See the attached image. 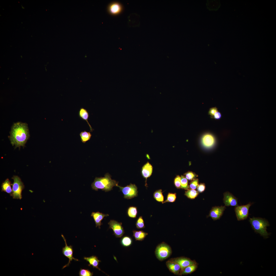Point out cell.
Wrapping results in <instances>:
<instances>
[{
  "label": "cell",
  "instance_id": "cell-1",
  "mask_svg": "<svg viewBox=\"0 0 276 276\" xmlns=\"http://www.w3.org/2000/svg\"><path fill=\"white\" fill-rule=\"evenodd\" d=\"M29 137L28 130L26 123L17 122L12 126L10 137L11 143L15 147L24 146Z\"/></svg>",
  "mask_w": 276,
  "mask_h": 276
},
{
  "label": "cell",
  "instance_id": "cell-2",
  "mask_svg": "<svg viewBox=\"0 0 276 276\" xmlns=\"http://www.w3.org/2000/svg\"><path fill=\"white\" fill-rule=\"evenodd\" d=\"M118 183L116 181L111 179L109 174L107 173L104 177L95 178L91 187L95 191H97L99 189L107 192L112 190L114 186L118 185Z\"/></svg>",
  "mask_w": 276,
  "mask_h": 276
},
{
  "label": "cell",
  "instance_id": "cell-3",
  "mask_svg": "<svg viewBox=\"0 0 276 276\" xmlns=\"http://www.w3.org/2000/svg\"><path fill=\"white\" fill-rule=\"evenodd\" d=\"M249 222L253 229L264 238L268 237L269 234L267 231V227L269 226L268 222L265 218L253 217L249 218Z\"/></svg>",
  "mask_w": 276,
  "mask_h": 276
},
{
  "label": "cell",
  "instance_id": "cell-4",
  "mask_svg": "<svg viewBox=\"0 0 276 276\" xmlns=\"http://www.w3.org/2000/svg\"><path fill=\"white\" fill-rule=\"evenodd\" d=\"M172 253V251L171 247L164 242L158 245L155 251L157 258L160 261H163L168 258Z\"/></svg>",
  "mask_w": 276,
  "mask_h": 276
},
{
  "label": "cell",
  "instance_id": "cell-5",
  "mask_svg": "<svg viewBox=\"0 0 276 276\" xmlns=\"http://www.w3.org/2000/svg\"><path fill=\"white\" fill-rule=\"evenodd\" d=\"M14 180L12 186V192L11 195L13 198L21 199L22 198L21 193L24 186L20 178L17 176H14L12 178Z\"/></svg>",
  "mask_w": 276,
  "mask_h": 276
},
{
  "label": "cell",
  "instance_id": "cell-6",
  "mask_svg": "<svg viewBox=\"0 0 276 276\" xmlns=\"http://www.w3.org/2000/svg\"><path fill=\"white\" fill-rule=\"evenodd\" d=\"M116 186L120 188L124 195V198L127 199L132 198L137 195V188L136 185L131 183L124 187L117 185Z\"/></svg>",
  "mask_w": 276,
  "mask_h": 276
},
{
  "label": "cell",
  "instance_id": "cell-7",
  "mask_svg": "<svg viewBox=\"0 0 276 276\" xmlns=\"http://www.w3.org/2000/svg\"><path fill=\"white\" fill-rule=\"evenodd\" d=\"M252 204L249 202L246 205H238L235 207V211L238 221L244 220L247 218L249 215V208Z\"/></svg>",
  "mask_w": 276,
  "mask_h": 276
},
{
  "label": "cell",
  "instance_id": "cell-8",
  "mask_svg": "<svg viewBox=\"0 0 276 276\" xmlns=\"http://www.w3.org/2000/svg\"><path fill=\"white\" fill-rule=\"evenodd\" d=\"M200 143L205 148H209L213 147L216 143V139L214 136L211 133L207 132L202 136Z\"/></svg>",
  "mask_w": 276,
  "mask_h": 276
},
{
  "label": "cell",
  "instance_id": "cell-9",
  "mask_svg": "<svg viewBox=\"0 0 276 276\" xmlns=\"http://www.w3.org/2000/svg\"><path fill=\"white\" fill-rule=\"evenodd\" d=\"M109 228L112 229L114 234L117 238L122 237L124 233L122 223L113 220H111L108 223Z\"/></svg>",
  "mask_w": 276,
  "mask_h": 276
},
{
  "label": "cell",
  "instance_id": "cell-10",
  "mask_svg": "<svg viewBox=\"0 0 276 276\" xmlns=\"http://www.w3.org/2000/svg\"><path fill=\"white\" fill-rule=\"evenodd\" d=\"M61 236L65 241V246L62 248V253L65 256L67 257L69 259L68 262L63 267L62 269H63L65 267L68 266L71 263V262L73 260L76 261H78V260L75 258L73 256V249L72 246L71 245L68 246L66 239L64 235L62 234Z\"/></svg>",
  "mask_w": 276,
  "mask_h": 276
},
{
  "label": "cell",
  "instance_id": "cell-11",
  "mask_svg": "<svg viewBox=\"0 0 276 276\" xmlns=\"http://www.w3.org/2000/svg\"><path fill=\"white\" fill-rule=\"evenodd\" d=\"M169 260L179 264L181 267V271L188 266L194 264H197L195 261L192 260L189 258L183 257L172 258L170 259Z\"/></svg>",
  "mask_w": 276,
  "mask_h": 276
},
{
  "label": "cell",
  "instance_id": "cell-12",
  "mask_svg": "<svg viewBox=\"0 0 276 276\" xmlns=\"http://www.w3.org/2000/svg\"><path fill=\"white\" fill-rule=\"evenodd\" d=\"M223 202L226 206H238L237 199L228 192L224 193Z\"/></svg>",
  "mask_w": 276,
  "mask_h": 276
},
{
  "label": "cell",
  "instance_id": "cell-13",
  "mask_svg": "<svg viewBox=\"0 0 276 276\" xmlns=\"http://www.w3.org/2000/svg\"><path fill=\"white\" fill-rule=\"evenodd\" d=\"M226 208L225 206L213 207L210 212L209 216L214 220L219 219L222 216Z\"/></svg>",
  "mask_w": 276,
  "mask_h": 276
},
{
  "label": "cell",
  "instance_id": "cell-14",
  "mask_svg": "<svg viewBox=\"0 0 276 276\" xmlns=\"http://www.w3.org/2000/svg\"><path fill=\"white\" fill-rule=\"evenodd\" d=\"M166 265L171 272L176 275H180L181 268L179 264L169 260L166 262Z\"/></svg>",
  "mask_w": 276,
  "mask_h": 276
},
{
  "label": "cell",
  "instance_id": "cell-15",
  "mask_svg": "<svg viewBox=\"0 0 276 276\" xmlns=\"http://www.w3.org/2000/svg\"><path fill=\"white\" fill-rule=\"evenodd\" d=\"M109 216L108 214H105L99 212H93L91 214V216L93 218L95 222L96 227H98L100 228V226L102 224L101 221L104 217Z\"/></svg>",
  "mask_w": 276,
  "mask_h": 276
},
{
  "label": "cell",
  "instance_id": "cell-16",
  "mask_svg": "<svg viewBox=\"0 0 276 276\" xmlns=\"http://www.w3.org/2000/svg\"><path fill=\"white\" fill-rule=\"evenodd\" d=\"M153 170V167L148 162H147L142 167L141 172L142 176L146 179L152 175Z\"/></svg>",
  "mask_w": 276,
  "mask_h": 276
},
{
  "label": "cell",
  "instance_id": "cell-17",
  "mask_svg": "<svg viewBox=\"0 0 276 276\" xmlns=\"http://www.w3.org/2000/svg\"><path fill=\"white\" fill-rule=\"evenodd\" d=\"M84 259L89 263V264H88L89 266H91L93 268H95L101 271L98 267L99 263L101 262V261L98 260L97 257L92 256L89 257H85Z\"/></svg>",
  "mask_w": 276,
  "mask_h": 276
},
{
  "label": "cell",
  "instance_id": "cell-18",
  "mask_svg": "<svg viewBox=\"0 0 276 276\" xmlns=\"http://www.w3.org/2000/svg\"><path fill=\"white\" fill-rule=\"evenodd\" d=\"M78 114L80 118L86 121L89 127L90 131L92 132L94 130L92 128L88 121L89 114L88 111L86 109L82 107L79 110Z\"/></svg>",
  "mask_w": 276,
  "mask_h": 276
},
{
  "label": "cell",
  "instance_id": "cell-19",
  "mask_svg": "<svg viewBox=\"0 0 276 276\" xmlns=\"http://www.w3.org/2000/svg\"><path fill=\"white\" fill-rule=\"evenodd\" d=\"M122 9L121 5L118 3L114 2L109 6L108 10L110 13L113 15H116L120 13Z\"/></svg>",
  "mask_w": 276,
  "mask_h": 276
},
{
  "label": "cell",
  "instance_id": "cell-20",
  "mask_svg": "<svg viewBox=\"0 0 276 276\" xmlns=\"http://www.w3.org/2000/svg\"><path fill=\"white\" fill-rule=\"evenodd\" d=\"M198 267L197 264L189 265L184 268L180 272V275L190 274L195 271Z\"/></svg>",
  "mask_w": 276,
  "mask_h": 276
},
{
  "label": "cell",
  "instance_id": "cell-21",
  "mask_svg": "<svg viewBox=\"0 0 276 276\" xmlns=\"http://www.w3.org/2000/svg\"><path fill=\"white\" fill-rule=\"evenodd\" d=\"M11 185V182L9 179H7L2 184V191L5 192L11 195L12 192Z\"/></svg>",
  "mask_w": 276,
  "mask_h": 276
},
{
  "label": "cell",
  "instance_id": "cell-22",
  "mask_svg": "<svg viewBox=\"0 0 276 276\" xmlns=\"http://www.w3.org/2000/svg\"><path fill=\"white\" fill-rule=\"evenodd\" d=\"M133 232V236L136 240L142 241L144 240L148 234V233L142 231L134 230Z\"/></svg>",
  "mask_w": 276,
  "mask_h": 276
},
{
  "label": "cell",
  "instance_id": "cell-23",
  "mask_svg": "<svg viewBox=\"0 0 276 276\" xmlns=\"http://www.w3.org/2000/svg\"><path fill=\"white\" fill-rule=\"evenodd\" d=\"M79 136L82 142L85 143L90 139L92 134L90 132H88L86 131H84L80 133Z\"/></svg>",
  "mask_w": 276,
  "mask_h": 276
},
{
  "label": "cell",
  "instance_id": "cell-24",
  "mask_svg": "<svg viewBox=\"0 0 276 276\" xmlns=\"http://www.w3.org/2000/svg\"><path fill=\"white\" fill-rule=\"evenodd\" d=\"M199 193L195 190L188 189L185 191V195L190 199H194L197 197Z\"/></svg>",
  "mask_w": 276,
  "mask_h": 276
},
{
  "label": "cell",
  "instance_id": "cell-25",
  "mask_svg": "<svg viewBox=\"0 0 276 276\" xmlns=\"http://www.w3.org/2000/svg\"><path fill=\"white\" fill-rule=\"evenodd\" d=\"M154 198L157 201L164 203V197L162 194V190L159 189L155 191L154 193Z\"/></svg>",
  "mask_w": 276,
  "mask_h": 276
},
{
  "label": "cell",
  "instance_id": "cell-26",
  "mask_svg": "<svg viewBox=\"0 0 276 276\" xmlns=\"http://www.w3.org/2000/svg\"><path fill=\"white\" fill-rule=\"evenodd\" d=\"M132 243V239L130 237L128 236L123 237L121 240V243L122 246L125 247L130 246Z\"/></svg>",
  "mask_w": 276,
  "mask_h": 276
},
{
  "label": "cell",
  "instance_id": "cell-27",
  "mask_svg": "<svg viewBox=\"0 0 276 276\" xmlns=\"http://www.w3.org/2000/svg\"><path fill=\"white\" fill-rule=\"evenodd\" d=\"M137 208L135 206H130L128 209L127 214L129 217L132 218H135L137 214Z\"/></svg>",
  "mask_w": 276,
  "mask_h": 276
},
{
  "label": "cell",
  "instance_id": "cell-28",
  "mask_svg": "<svg viewBox=\"0 0 276 276\" xmlns=\"http://www.w3.org/2000/svg\"><path fill=\"white\" fill-rule=\"evenodd\" d=\"M180 178L181 188L185 190H188L189 189V186L188 180L185 176L181 175Z\"/></svg>",
  "mask_w": 276,
  "mask_h": 276
},
{
  "label": "cell",
  "instance_id": "cell-29",
  "mask_svg": "<svg viewBox=\"0 0 276 276\" xmlns=\"http://www.w3.org/2000/svg\"><path fill=\"white\" fill-rule=\"evenodd\" d=\"M176 198V193H169L167 196V199L164 203L167 202H173L175 201Z\"/></svg>",
  "mask_w": 276,
  "mask_h": 276
},
{
  "label": "cell",
  "instance_id": "cell-30",
  "mask_svg": "<svg viewBox=\"0 0 276 276\" xmlns=\"http://www.w3.org/2000/svg\"><path fill=\"white\" fill-rule=\"evenodd\" d=\"M186 178L189 180H192L196 178L198 176L194 173L191 171L187 172L184 174Z\"/></svg>",
  "mask_w": 276,
  "mask_h": 276
},
{
  "label": "cell",
  "instance_id": "cell-31",
  "mask_svg": "<svg viewBox=\"0 0 276 276\" xmlns=\"http://www.w3.org/2000/svg\"><path fill=\"white\" fill-rule=\"evenodd\" d=\"M136 225L138 229H142L145 227L144 221L142 216H140L137 219L136 223Z\"/></svg>",
  "mask_w": 276,
  "mask_h": 276
},
{
  "label": "cell",
  "instance_id": "cell-32",
  "mask_svg": "<svg viewBox=\"0 0 276 276\" xmlns=\"http://www.w3.org/2000/svg\"><path fill=\"white\" fill-rule=\"evenodd\" d=\"M79 276H92L93 275V272H91L87 269H81L79 272Z\"/></svg>",
  "mask_w": 276,
  "mask_h": 276
},
{
  "label": "cell",
  "instance_id": "cell-33",
  "mask_svg": "<svg viewBox=\"0 0 276 276\" xmlns=\"http://www.w3.org/2000/svg\"><path fill=\"white\" fill-rule=\"evenodd\" d=\"M199 185V180L198 178H196L190 182L189 188L190 189L195 190L197 188Z\"/></svg>",
  "mask_w": 276,
  "mask_h": 276
},
{
  "label": "cell",
  "instance_id": "cell-34",
  "mask_svg": "<svg viewBox=\"0 0 276 276\" xmlns=\"http://www.w3.org/2000/svg\"><path fill=\"white\" fill-rule=\"evenodd\" d=\"M174 184L177 189L181 188V178L179 175L177 176L174 180Z\"/></svg>",
  "mask_w": 276,
  "mask_h": 276
},
{
  "label": "cell",
  "instance_id": "cell-35",
  "mask_svg": "<svg viewBox=\"0 0 276 276\" xmlns=\"http://www.w3.org/2000/svg\"><path fill=\"white\" fill-rule=\"evenodd\" d=\"M218 111L217 108L216 107L211 108L210 109L208 112V114L210 116L211 118H213L214 114Z\"/></svg>",
  "mask_w": 276,
  "mask_h": 276
},
{
  "label": "cell",
  "instance_id": "cell-36",
  "mask_svg": "<svg viewBox=\"0 0 276 276\" xmlns=\"http://www.w3.org/2000/svg\"><path fill=\"white\" fill-rule=\"evenodd\" d=\"M197 188V191L199 193H202L205 190V185L204 183H201L199 185Z\"/></svg>",
  "mask_w": 276,
  "mask_h": 276
},
{
  "label": "cell",
  "instance_id": "cell-37",
  "mask_svg": "<svg viewBox=\"0 0 276 276\" xmlns=\"http://www.w3.org/2000/svg\"><path fill=\"white\" fill-rule=\"evenodd\" d=\"M222 117L221 113L219 111H217L215 113L214 115L213 118L216 120H218L221 119Z\"/></svg>",
  "mask_w": 276,
  "mask_h": 276
}]
</instances>
